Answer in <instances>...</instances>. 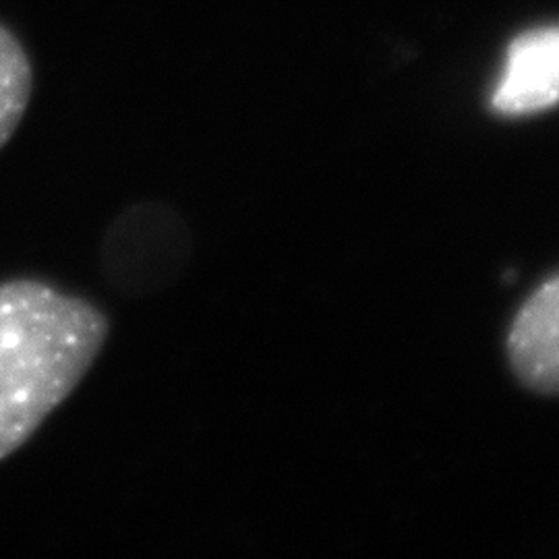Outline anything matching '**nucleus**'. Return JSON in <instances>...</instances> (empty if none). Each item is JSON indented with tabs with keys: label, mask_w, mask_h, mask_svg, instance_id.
Masks as SVG:
<instances>
[{
	"label": "nucleus",
	"mask_w": 559,
	"mask_h": 559,
	"mask_svg": "<svg viewBox=\"0 0 559 559\" xmlns=\"http://www.w3.org/2000/svg\"><path fill=\"white\" fill-rule=\"evenodd\" d=\"M110 320L41 280L0 284V462L32 440L100 357Z\"/></svg>",
	"instance_id": "f257e3e1"
},
{
	"label": "nucleus",
	"mask_w": 559,
	"mask_h": 559,
	"mask_svg": "<svg viewBox=\"0 0 559 559\" xmlns=\"http://www.w3.org/2000/svg\"><path fill=\"white\" fill-rule=\"evenodd\" d=\"M489 104L501 117H528L559 106V25L524 32L508 46Z\"/></svg>",
	"instance_id": "f03ea898"
},
{
	"label": "nucleus",
	"mask_w": 559,
	"mask_h": 559,
	"mask_svg": "<svg viewBox=\"0 0 559 559\" xmlns=\"http://www.w3.org/2000/svg\"><path fill=\"white\" fill-rule=\"evenodd\" d=\"M514 378L537 396H559V274L522 302L506 340Z\"/></svg>",
	"instance_id": "7ed1b4c3"
},
{
	"label": "nucleus",
	"mask_w": 559,
	"mask_h": 559,
	"mask_svg": "<svg viewBox=\"0 0 559 559\" xmlns=\"http://www.w3.org/2000/svg\"><path fill=\"white\" fill-rule=\"evenodd\" d=\"M34 92V69L20 38L0 23V150L15 135Z\"/></svg>",
	"instance_id": "20e7f679"
}]
</instances>
